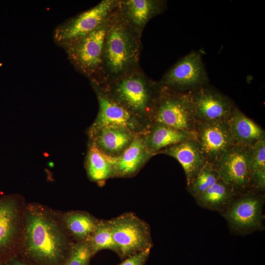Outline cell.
Returning <instances> with one entry per match:
<instances>
[{
    "mask_svg": "<svg viewBox=\"0 0 265 265\" xmlns=\"http://www.w3.org/2000/svg\"><path fill=\"white\" fill-rule=\"evenodd\" d=\"M72 240L62 214L39 204L25 206L22 259L32 265H63Z\"/></svg>",
    "mask_w": 265,
    "mask_h": 265,
    "instance_id": "1",
    "label": "cell"
},
{
    "mask_svg": "<svg viewBox=\"0 0 265 265\" xmlns=\"http://www.w3.org/2000/svg\"><path fill=\"white\" fill-rule=\"evenodd\" d=\"M141 35L123 19L116 5L108 17L102 73L95 81L104 84L139 66Z\"/></svg>",
    "mask_w": 265,
    "mask_h": 265,
    "instance_id": "2",
    "label": "cell"
},
{
    "mask_svg": "<svg viewBox=\"0 0 265 265\" xmlns=\"http://www.w3.org/2000/svg\"><path fill=\"white\" fill-rule=\"evenodd\" d=\"M100 84L134 115H149L161 85L146 75L140 66Z\"/></svg>",
    "mask_w": 265,
    "mask_h": 265,
    "instance_id": "3",
    "label": "cell"
},
{
    "mask_svg": "<svg viewBox=\"0 0 265 265\" xmlns=\"http://www.w3.org/2000/svg\"><path fill=\"white\" fill-rule=\"evenodd\" d=\"M160 85L149 114L155 123L195 133L196 123L189 92L177 91Z\"/></svg>",
    "mask_w": 265,
    "mask_h": 265,
    "instance_id": "4",
    "label": "cell"
},
{
    "mask_svg": "<svg viewBox=\"0 0 265 265\" xmlns=\"http://www.w3.org/2000/svg\"><path fill=\"white\" fill-rule=\"evenodd\" d=\"M108 222L117 255L122 259L151 250L153 241L150 226L134 213L126 212L108 220Z\"/></svg>",
    "mask_w": 265,
    "mask_h": 265,
    "instance_id": "5",
    "label": "cell"
},
{
    "mask_svg": "<svg viewBox=\"0 0 265 265\" xmlns=\"http://www.w3.org/2000/svg\"><path fill=\"white\" fill-rule=\"evenodd\" d=\"M25 206L21 197L0 198V265L19 256L23 236Z\"/></svg>",
    "mask_w": 265,
    "mask_h": 265,
    "instance_id": "6",
    "label": "cell"
},
{
    "mask_svg": "<svg viewBox=\"0 0 265 265\" xmlns=\"http://www.w3.org/2000/svg\"><path fill=\"white\" fill-rule=\"evenodd\" d=\"M107 20L108 18L94 31L65 46L72 64L90 80L98 81L101 77Z\"/></svg>",
    "mask_w": 265,
    "mask_h": 265,
    "instance_id": "7",
    "label": "cell"
},
{
    "mask_svg": "<svg viewBox=\"0 0 265 265\" xmlns=\"http://www.w3.org/2000/svg\"><path fill=\"white\" fill-rule=\"evenodd\" d=\"M209 81L201 53L193 51L176 62L159 82L174 90L187 92L207 85Z\"/></svg>",
    "mask_w": 265,
    "mask_h": 265,
    "instance_id": "8",
    "label": "cell"
},
{
    "mask_svg": "<svg viewBox=\"0 0 265 265\" xmlns=\"http://www.w3.org/2000/svg\"><path fill=\"white\" fill-rule=\"evenodd\" d=\"M118 0H103L58 27L54 39L65 46L95 30L108 18Z\"/></svg>",
    "mask_w": 265,
    "mask_h": 265,
    "instance_id": "9",
    "label": "cell"
},
{
    "mask_svg": "<svg viewBox=\"0 0 265 265\" xmlns=\"http://www.w3.org/2000/svg\"><path fill=\"white\" fill-rule=\"evenodd\" d=\"M189 93L196 124L227 122L236 106L229 97L208 85Z\"/></svg>",
    "mask_w": 265,
    "mask_h": 265,
    "instance_id": "10",
    "label": "cell"
},
{
    "mask_svg": "<svg viewBox=\"0 0 265 265\" xmlns=\"http://www.w3.org/2000/svg\"><path fill=\"white\" fill-rule=\"evenodd\" d=\"M251 163V148L234 144L212 165L220 179L238 190L250 186Z\"/></svg>",
    "mask_w": 265,
    "mask_h": 265,
    "instance_id": "11",
    "label": "cell"
},
{
    "mask_svg": "<svg viewBox=\"0 0 265 265\" xmlns=\"http://www.w3.org/2000/svg\"><path fill=\"white\" fill-rule=\"evenodd\" d=\"M195 134L200 150L212 165L234 144L227 122L196 124Z\"/></svg>",
    "mask_w": 265,
    "mask_h": 265,
    "instance_id": "12",
    "label": "cell"
},
{
    "mask_svg": "<svg viewBox=\"0 0 265 265\" xmlns=\"http://www.w3.org/2000/svg\"><path fill=\"white\" fill-rule=\"evenodd\" d=\"M98 99L99 111L94 126L100 130L112 128L129 131L134 127V115L114 100L98 82L91 80Z\"/></svg>",
    "mask_w": 265,
    "mask_h": 265,
    "instance_id": "13",
    "label": "cell"
},
{
    "mask_svg": "<svg viewBox=\"0 0 265 265\" xmlns=\"http://www.w3.org/2000/svg\"><path fill=\"white\" fill-rule=\"evenodd\" d=\"M263 201L253 193L239 198L231 205L224 216L231 226L240 231L259 228L262 224Z\"/></svg>",
    "mask_w": 265,
    "mask_h": 265,
    "instance_id": "14",
    "label": "cell"
},
{
    "mask_svg": "<svg viewBox=\"0 0 265 265\" xmlns=\"http://www.w3.org/2000/svg\"><path fill=\"white\" fill-rule=\"evenodd\" d=\"M162 0H118L117 7L123 19L136 31L142 33L148 22L165 10Z\"/></svg>",
    "mask_w": 265,
    "mask_h": 265,
    "instance_id": "15",
    "label": "cell"
},
{
    "mask_svg": "<svg viewBox=\"0 0 265 265\" xmlns=\"http://www.w3.org/2000/svg\"><path fill=\"white\" fill-rule=\"evenodd\" d=\"M164 153L174 158L182 165L187 186L208 163L195 138L190 139L166 148Z\"/></svg>",
    "mask_w": 265,
    "mask_h": 265,
    "instance_id": "16",
    "label": "cell"
},
{
    "mask_svg": "<svg viewBox=\"0 0 265 265\" xmlns=\"http://www.w3.org/2000/svg\"><path fill=\"white\" fill-rule=\"evenodd\" d=\"M227 122L234 144L251 148L257 143L265 139L264 130L236 106Z\"/></svg>",
    "mask_w": 265,
    "mask_h": 265,
    "instance_id": "17",
    "label": "cell"
},
{
    "mask_svg": "<svg viewBox=\"0 0 265 265\" xmlns=\"http://www.w3.org/2000/svg\"><path fill=\"white\" fill-rule=\"evenodd\" d=\"M62 220L72 239L80 242L89 239L99 219L84 211H72L63 213Z\"/></svg>",
    "mask_w": 265,
    "mask_h": 265,
    "instance_id": "18",
    "label": "cell"
},
{
    "mask_svg": "<svg viewBox=\"0 0 265 265\" xmlns=\"http://www.w3.org/2000/svg\"><path fill=\"white\" fill-rule=\"evenodd\" d=\"M117 158L106 154L96 145L93 144L89 151L86 163L89 179L100 182L114 175Z\"/></svg>",
    "mask_w": 265,
    "mask_h": 265,
    "instance_id": "19",
    "label": "cell"
},
{
    "mask_svg": "<svg viewBox=\"0 0 265 265\" xmlns=\"http://www.w3.org/2000/svg\"><path fill=\"white\" fill-rule=\"evenodd\" d=\"M155 124L148 140L149 146L152 152L190 139L195 138L194 133L161 124Z\"/></svg>",
    "mask_w": 265,
    "mask_h": 265,
    "instance_id": "20",
    "label": "cell"
},
{
    "mask_svg": "<svg viewBox=\"0 0 265 265\" xmlns=\"http://www.w3.org/2000/svg\"><path fill=\"white\" fill-rule=\"evenodd\" d=\"M146 152L142 140L139 138L134 139L117 158L114 175L128 176L135 173L144 161Z\"/></svg>",
    "mask_w": 265,
    "mask_h": 265,
    "instance_id": "21",
    "label": "cell"
},
{
    "mask_svg": "<svg viewBox=\"0 0 265 265\" xmlns=\"http://www.w3.org/2000/svg\"><path fill=\"white\" fill-rule=\"evenodd\" d=\"M236 191L234 187L220 179L195 198L200 206L216 210L230 203L234 198Z\"/></svg>",
    "mask_w": 265,
    "mask_h": 265,
    "instance_id": "22",
    "label": "cell"
},
{
    "mask_svg": "<svg viewBox=\"0 0 265 265\" xmlns=\"http://www.w3.org/2000/svg\"><path fill=\"white\" fill-rule=\"evenodd\" d=\"M101 130L98 143L100 146L107 151H120L131 142L132 137L126 130L112 128Z\"/></svg>",
    "mask_w": 265,
    "mask_h": 265,
    "instance_id": "23",
    "label": "cell"
},
{
    "mask_svg": "<svg viewBox=\"0 0 265 265\" xmlns=\"http://www.w3.org/2000/svg\"><path fill=\"white\" fill-rule=\"evenodd\" d=\"M94 256L98 252L110 250L117 254V247L113 240L108 220L99 219L88 239Z\"/></svg>",
    "mask_w": 265,
    "mask_h": 265,
    "instance_id": "24",
    "label": "cell"
},
{
    "mask_svg": "<svg viewBox=\"0 0 265 265\" xmlns=\"http://www.w3.org/2000/svg\"><path fill=\"white\" fill-rule=\"evenodd\" d=\"M220 179L217 171L208 163L194 179L187 186L188 192L194 198L204 192Z\"/></svg>",
    "mask_w": 265,
    "mask_h": 265,
    "instance_id": "25",
    "label": "cell"
},
{
    "mask_svg": "<svg viewBox=\"0 0 265 265\" xmlns=\"http://www.w3.org/2000/svg\"><path fill=\"white\" fill-rule=\"evenodd\" d=\"M93 256L88 240L74 242L63 265H90Z\"/></svg>",
    "mask_w": 265,
    "mask_h": 265,
    "instance_id": "26",
    "label": "cell"
},
{
    "mask_svg": "<svg viewBox=\"0 0 265 265\" xmlns=\"http://www.w3.org/2000/svg\"><path fill=\"white\" fill-rule=\"evenodd\" d=\"M265 169V139L251 147V173Z\"/></svg>",
    "mask_w": 265,
    "mask_h": 265,
    "instance_id": "27",
    "label": "cell"
},
{
    "mask_svg": "<svg viewBox=\"0 0 265 265\" xmlns=\"http://www.w3.org/2000/svg\"><path fill=\"white\" fill-rule=\"evenodd\" d=\"M151 250H147L129 257L117 265H145Z\"/></svg>",
    "mask_w": 265,
    "mask_h": 265,
    "instance_id": "28",
    "label": "cell"
},
{
    "mask_svg": "<svg viewBox=\"0 0 265 265\" xmlns=\"http://www.w3.org/2000/svg\"><path fill=\"white\" fill-rule=\"evenodd\" d=\"M250 186L258 190L263 191L265 188V169L251 173Z\"/></svg>",
    "mask_w": 265,
    "mask_h": 265,
    "instance_id": "29",
    "label": "cell"
},
{
    "mask_svg": "<svg viewBox=\"0 0 265 265\" xmlns=\"http://www.w3.org/2000/svg\"><path fill=\"white\" fill-rule=\"evenodd\" d=\"M4 265H32L22 259L19 256H16L10 259Z\"/></svg>",
    "mask_w": 265,
    "mask_h": 265,
    "instance_id": "30",
    "label": "cell"
},
{
    "mask_svg": "<svg viewBox=\"0 0 265 265\" xmlns=\"http://www.w3.org/2000/svg\"></svg>",
    "mask_w": 265,
    "mask_h": 265,
    "instance_id": "31",
    "label": "cell"
}]
</instances>
